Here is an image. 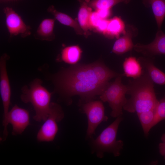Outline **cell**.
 Listing matches in <instances>:
<instances>
[{"label":"cell","instance_id":"obj_1","mask_svg":"<svg viewBox=\"0 0 165 165\" xmlns=\"http://www.w3.org/2000/svg\"><path fill=\"white\" fill-rule=\"evenodd\" d=\"M124 75L97 61L65 68L56 75L55 80L65 98L78 95L86 102L101 95L109 84L111 79Z\"/></svg>","mask_w":165,"mask_h":165},{"label":"cell","instance_id":"obj_2","mask_svg":"<svg viewBox=\"0 0 165 165\" xmlns=\"http://www.w3.org/2000/svg\"><path fill=\"white\" fill-rule=\"evenodd\" d=\"M143 74L135 79H129L126 85V94L130 96L123 109L137 113L155 109L158 100L156 98L154 82L144 70Z\"/></svg>","mask_w":165,"mask_h":165},{"label":"cell","instance_id":"obj_3","mask_svg":"<svg viewBox=\"0 0 165 165\" xmlns=\"http://www.w3.org/2000/svg\"><path fill=\"white\" fill-rule=\"evenodd\" d=\"M42 81L34 79L28 86H24L21 89L20 96L24 103H30L35 112L33 119L38 122H44L50 110L51 93L42 85Z\"/></svg>","mask_w":165,"mask_h":165},{"label":"cell","instance_id":"obj_4","mask_svg":"<svg viewBox=\"0 0 165 165\" xmlns=\"http://www.w3.org/2000/svg\"><path fill=\"white\" fill-rule=\"evenodd\" d=\"M123 120L122 116L116 118L96 138L92 140V152L95 153L97 157L102 158L105 152L112 153L115 157L120 155L124 144L122 140H117L116 138L119 126Z\"/></svg>","mask_w":165,"mask_h":165},{"label":"cell","instance_id":"obj_5","mask_svg":"<svg viewBox=\"0 0 165 165\" xmlns=\"http://www.w3.org/2000/svg\"><path fill=\"white\" fill-rule=\"evenodd\" d=\"M123 76L116 77L115 80L110 83L100 95L102 101L108 103L112 109L110 115L113 118L122 116L123 107L127 100L125 96L127 91V86L122 82Z\"/></svg>","mask_w":165,"mask_h":165},{"label":"cell","instance_id":"obj_6","mask_svg":"<svg viewBox=\"0 0 165 165\" xmlns=\"http://www.w3.org/2000/svg\"><path fill=\"white\" fill-rule=\"evenodd\" d=\"M64 117V113L60 105L51 102L48 116L37 134V141L39 142L53 141L58 130L57 123Z\"/></svg>","mask_w":165,"mask_h":165},{"label":"cell","instance_id":"obj_7","mask_svg":"<svg viewBox=\"0 0 165 165\" xmlns=\"http://www.w3.org/2000/svg\"><path fill=\"white\" fill-rule=\"evenodd\" d=\"M11 124L12 126V134L13 135L21 134L30 124L28 111L15 105L9 110L6 119L3 120L4 127L2 139L5 141L8 135L7 126Z\"/></svg>","mask_w":165,"mask_h":165},{"label":"cell","instance_id":"obj_8","mask_svg":"<svg viewBox=\"0 0 165 165\" xmlns=\"http://www.w3.org/2000/svg\"><path fill=\"white\" fill-rule=\"evenodd\" d=\"M82 109L87 118V137L91 138L95 134L98 126L102 122L107 121L105 115V108L101 101H90L82 105Z\"/></svg>","mask_w":165,"mask_h":165},{"label":"cell","instance_id":"obj_9","mask_svg":"<svg viewBox=\"0 0 165 165\" xmlns=\"http://www.w3.org/2000/svg\"><path fill=\"white\" fill-rule=\"evenodd\" d=\"M3 10L6 17V25L10 37L20 35L22 38H25L31 35V27L26 25L12 8L6 7Z\"/></svg>","mask_w":165,"mask_h":165},{"label":"cell","instance_id":"obj_10","mask_svg":"<svg viewBox=\"0 0 165 165\" xmlns=\"http://www.w3.org/2000/svg\"><path fill=\"white\" fill-rule=\"evenodd\" d=\"M9 58L4 53L0 59V92L3 108V120L6 118L11 103V90L6 68V62Z\"/></svg>","mask_w":165,"mask_h":165},{"label":"cell","instance_id":"obj_11","mask_svg":"<svg viewBox=\"0 0 165 165\" xmlns=\"http://www.w3.org/2000/svg\"><path fill=\"white\" fill-rule=\"evenodd\" d=\"M134 49L136 52L146 57L165 55V34L159 30L152 42L148 44L137 43L134 45Z\"/></svg>","mask_w":165,"mask_h":165},{"label":"cell","instance_id":"obj_12","mask_svg":"<svg viewBox=\"0 0 165 165\" xmlns=\"http://www.w3.org/2000/svg\"><path fill=\"white\" fill-rule=\"evenodd\" d=\"M125 30L123 35L117 38L113 46L112 51L116 54H124L134 48V45L132 39L137 35L138 30L134 26L129 24L126 26Z\"/></svg>","mask_w":165,"mask_h":165},{"label":"cell","instance_id":"obj_13","mask_svg":"<svg viewBox=\"0 0 165 165\" xmlns=\"http://www.w3.org/2000/svg\"><path fill=\"white\" fill-rule=\"evenodd\" d=\"M152 57H141L138 59L143 69L148 74L154 83L165 85V74L155 66Z\"/></svg>","mask_w":165,"mask_h":165},{"label":"cell","instance_id":"obj_14","mask_svg":"<svg viewBox=\"0 0 165 165\" xmlns=\"http://www.w3.org/2000/svg\"><path fill=\"white\" fill-rule=\"evenodd\" d=\"M90 0H78L80 6L78 14V23L84 32V35L87 38L91 34L89 24V19L92 12V8L89 5Z\"/></svg>","mask_w":165,"mask_h":165},{"label":"cell","instance_id":"obj_15","mask_svg":"<svg viewBox=\"0 0 165 165\" xmlns=\"http://www.w3.org/2000/svg\"><path fill=\"white\" fill-rule=\"evenodd\" d=\"M55 20V18H46L43 20L34 35L35 38L48 41L53 40L55 38L53 29Z\"/></svg>","mask_w":165,"mask_h":165},{"label":"cell","instance_id":"obj_16","mask_svg":"<svg viewBox=\"0 0 165 165\" xmlns=\"http://www.w3.org/2000/svg\"><path fill=\"white\" fill-rule=\"evenodd\" d=\"M47 11L53 15L54 18L61 24L72 28L77 34L84 35V32L78 22L70 16L57 11L53 5L49 6L47 9Z\"/></svg>","mask_w":165,"mask_h":165},{"label":"cell","instance_id":"obj_17","mask_svg":"<svg viewBox=\"0 0 165 165\" xmlns=\"http://www.w3.org/2000/svg\"><path fill=\"white\" fill-rule=\"evenodd\" d=\"M124 76L133 79L140 77L143 73V68L138 59L134 57L126 58L123 65Z\"/></svg>","mask_w":165,"mask_h":165},{"label":"cell","instance_id":"obj_18","mask_svg":"<svg viewBox=\"0 0 165 165\" xmlns=\"http://www.w3.org/2000/svg\"><path fill=\"white\" fill-rule=\"evenodd\" d=\"M146 7H151L159 30H160L165 17V0H142Z\"/></svg>","mask_w":165,"mask_h":165},{"label":"cell","instance_id":"obj_19","mask_svg":"<svg viewBox=\"0 0 165 165\" xmlns=\"http://www.w3.org/2000/svg\"><path fill=\"white\" fill-rule=\"evenodd\" d=\"M126 27L122 20L120 17L115 16L109 21L106 32L104 36L109 39L118 38L122 34L125 32Z\"/></svg>","mask_w":165,"mask_h":165},{"label":"cell","instance_id":"obj_20","mask_svg":"<svg viewBox=\"0 0 165 165\" xmlns=\"http://www.w3.org/2000/svg\"><path fill=\"white\" fill-rule=\"evenodd\" d=\"M82 52L80 48L78 45L65 47L61 51V59L66 63L75 64L80 60Z\"/></svg>","mask_w":165,"mask_h":165},{"label":"cell","instance_id":"obj_21","mask_svg":"<svg viewBox=\"0 0 165 165\" xmlns=\"http://www.w3.org/2000/svg\"><path fill=\"white\" fill-rule=\"evenodd\" d=\"M156 112V108L137 113L145 137L148 136L150 130L153 127Z\"/></svg>","mask_w":165,"mask_h":165},{"label":"cell","instance_id":"obj_22","mask_svg":"<svg viewBox=\"0 0 165 165\" xmlns=\"http://www.w3.org/2000/svg\"><path fill=\"white\" fill-rule=\"evenodd\" d=\"M131 0H91L89 2V5L95 10L106 9H111L120 2L129 3Z\"/></svg>","mask_w":165,"mask_h":165},{"label":"cell","instance_id":"obj_23","mask_svg":"<svg viewBox=\"0 0 165 165\" xmlns=\"http://www.w3.org/2000/svg\"><path fill=\"white\" fill-rule=\"evenodd\" d=\"M162 120L165 121V95L158 101L156 108L153 127Z\"/></svg>","mask_w":165,"mask_h":165},{"label":"cell","instance_id":"obj_24","mask_svg":"<svg viewBox=\"0 0 165 165\" xmlns=\"http://www.w3.org/2000/svg\"><path fill=\"white\" fill-rule=\"evenodd\" d=\"M101 19L97 12L92 11L89 19V24L90 31H93L96 27Z\"/></svg>","mask_w":165,"mask_h":165},{"label":"cell","instance_id":"obj_25","mask_svg":"<svg viewBox=\"0 0 165 165\" xmlns=\"http://www.w3.org/2000/svg\"><path fill=\"white\" fill-rule=\"evenodd\" d=\"M109 19H101L95 28L94 32L103 35L105 34L108 26Z\"/></svg>","mask_w":165,"mask_h":165},{"label":"cell","instance_id":"obj_26","mask_svg":"<svg viewBox=\"0 0 165 165\" xmlns=\"http://www.w3.org/2000/svg\"><path fill=\"white\" fill-rule=\"evenodd\" d=\"M95 11L101 19H108L112 14L111 9H102Z\"/></svg>","mask_w":165,"mask_h":165},{"label":"cell","instance_id":"obj_27","mask_svg":"<svg viewBox=\"0 0 165 165\" xmlns=\"http://www.w3.org/2000/svg\"><path fill=\"white\" fill-rule=\"evenodd\" d=\"M161 140L162 142L159 143L158 146L159 152L165 160V133L162 135Z\"/></svg>","mask_w":165,"mask_h":165},{"label":"cell","instance_id":"obj_28","mask_svg":"<svg viewBox=\"0 0 165 165\" xmlns=\"http://www.w3.org/2000/svg\"><path fill=\"white\" fill-rule=\"evenodd\" d=\"M14 0H0V1L2 2H7V1H14Z\"/></svg>","mask_w":165,"mask_h":165}]
</instances>
